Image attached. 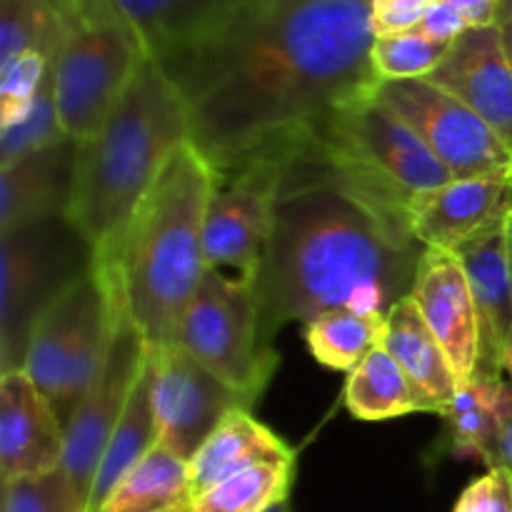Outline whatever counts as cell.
Returning a JSON list of instances; mask_svg holds the SVG:
<instances>
[{
  "mask_svg": "<svg viewBox=\"0 0 512 512\" xmlns=\"http://www.w3.org/2000/svg\"><path fill=\"white\" fill-rule=\"evenodd\" d=\"M373 0H235L223 23L163 60L215 173L318 130L380 85Z\"/></svg>",
  "mask_w": 512,
  "mask_h": 512,
  "instance_id": "obj_1",
  "label": "cell"
},
{
  "mask_svg": "<svg viewBox=\"0 0 512 512\" xmlns=\"http://www.w3.org/2000/svg\"><path fill=\"white\" fill-rule=\"evenodd\" d=\"M423 253L405 200L345 163L315 130L290 140L255 278L265 340L330 310L385 318L413 290Z\"/></svg>",
  "mask_w": 512,
  "mask_h": 512,
  "instance_id": "obj_2",
  "label": "cell"
},
{
  "mask_svg": "<svg viewBox=\"0 0 512 512\" xmlns=\"http://www.w3.org/2000/svg\"><path fill=\"white\" fill-rule=\"evenodd\" d=\"M213 188L215 168L188 140L135 210L115 263L95 265L148 348L175 345L180 320L208 273L203 233Z\"/></svg>",
  "mask_w": 512,
  "mask_h": 512,
  "instance_id": "obj_3",
  "label": "cell"
},
{
  "mask_svg": "<svg viewBox=\"0 0 512 512\" xmlns=\"http://www.w3.org/2000/svg\"><path fill=\"white\" fill-rule=\"evenodd\" d=\"M188 140L183 95L163 65L145 55L98 133L78 143L68 218L95 248V265L115 263L135 210Z\"/></svg>",
  "mask_w": 512,
  "mask_h": 512,
  "instance_id": "obj_4",
  "label": "cell"
},
{
  "mask_svg": "<svg viewBox=\"0 0 512 512\" xmlns=\"http://www.w3.org/2000/svg\"><path fill=\"white\" fill-rule=\"evenodd\" d=\"M65 38L55 58V105L63 133L93 138L145 58L138 35L108 0H60Z\"/></svg>",
  "mask_w": 512,
  "mask_h": 512,
  "instance_id": "obj_5",
  "label": "cell"
},
{
  "mask_svg": "<svg viewBox=\"0 0 512 512\" xmlns=\"http://www.w3.org/2000/svg\"><path fill=\"white\" fill-rule=\"evenodd\" d=\"M95 268V248L68 215L0 233V375L23 370L50 305Z\"/></svg>",
  "mask_w": 512,
  "mask_h": 512,
  "instance_id": "obj_6",
  "label": "cell"
},
{
  "mask_svg": "<svg viewBox=\"0 0 512 512\" xmlns=\"http://www.w3.org/2000/svg\"><path fill=\"white\" fill-rule=\"evenodd\" d=\"M118 305L103 273L93 268L50 305L30 335L23 373L53 405L63 428L108 358Z\"/></svg>",
  "mask_w": 512,
  "mask_h": 512,
  "instance_id": "obj_7",
  "label": "cell"
},
{
  "mask_svg": "<svg viewBox=\"0 0 512 512\" xmlns=\"http://www.w3.org/2000/svg\"><path fill=\"white\" fill-rule=\"evenodd\" d=\"M175 345L258 403L280 358L263 335L253 283L208 270L180 320Z\"/></svg>",
  "mask_w": 512,
  "mask_h": 512,
  "instance_id": "obj_8",
  "label": "cell"
},
{
  "mask_svg": "<svg viewBox=\"0 0 512 512\" xmlns=\"http://www.w3.org/2000/svg\"><path fill=\"white\" fill-rule=\"evenodd\" d=\"M315 133L345 163L408 205L455 180L378 90L335 110Z\"/></svg>",
  "mask_w": 512,
  "mask_h": 512,
  "instance_id": "obj_9",
  "label": "cell"
},
{
  "mask_svg": "<svg viewBox=\"0 0 512 512\" xmlns=\"http://www.w3.org/2000/svg\"><path fill=\"white\" fill-rule=\"evenodd\" d=\"M285 145L215 173L203 233L208 270L255 285L273 230Z\"/></svg>",
  "mask_w": 512,
  "mask_h": 512,
  "instance_id": "obj_10",
  "label": "cell"
},
{
  "mask_svg": "<svg viewBox=\"0 0 512 512\" xmlns=\"http://www.w3.org/2000/svg\"><path fill=\"white\" fill-rule=\"evenodd\" d=\"M390 105L453 178L512 175V150L463 100L430 80H388L378 85Z\"/></svg>",
  "mask_w": 512,
  "mask_h": 512,
  "instance_id": "obj_11",
  "label": "cell"
},
{
  "mask_svg": "<svg viewBox=\"0 0 512 512\" xmlns=\"http://www.w3.org/2000/svg\"><path fill=\"white\" fill-rule=\"evenodd\" d=\"M148 353V343L120 303L118 313H115L108 358L80 408L75 410L73 420L65 428L63 470L78 490L85 512H88L90 490H93L100 460L108 448L110 435L118 428L120 418L128 408L135 383L148 363Z\"/></svg>",
  "mask_w": 512,
  "mask_h": 512,
  "instance_id": "obj_12",
  "label": "cell"
},
{
  "mask_svg": "<svg viewBox=\"0 0 512 512\" xmlns=\"http://www.w3.org/2000/svg\"><path fill=\"white\" fill-rule=\"evenodd\" d=\"M150 370L158 445L188 463L230 413L255 405L178 345L150 348Z\"/></svg>",
  "mask_w": 512,
  "mask_h": 512,
  "instance_id": "obj_13",
  "label": "cell"
},
{
  "mask_svg": "<svg viewBox=\"0 0 512 512\" xmlns=\"http://www.w3.org/2000/svg\"><path fill=\"white\" fill-rule=\"evenodd\" d=\"M425 80L463 100L512 150V68L498 25L465 30Z\"/></svg>",
  "mask_w": 512,
  "mask_h": 512,
  "instance_id": "obj_14",
  "label": "cell"
},
{
  "mask_svg": "<svg viewBox=\"0 0 512 512\" xmlns=\"http://www.w3.org/2000/svg\"><path fill=\"white\" fill-rule=\"evenodd\" d=\"M410 298L448 353L460 380L480 368V325L468 275L455 253L425 248Z\"/></svg>",
  "mask_w": 512,
  "mask_h": 512,
  "instance_id": "obj_15",
  "label": "cell"
},
{
  "mask_svg": "<svg viewBox=\"0 0 512 512\" xmlns=\"http://www.w3.org/2000/svg\"><path fill=\"white\" fill-rule=\"evenodd\" d=\"M512 210V175L455 178L410 203V225L425 248L455 253L505 223Z\"/></svg>",
  "mask_w": 512,
  "mask_h": 512,
  "instance_id": "obj_16",
  "label": "cell"
},
{
  "mask_svg": "<svg viewBox=\"0 0 512 512\" xmlns=\"http://www.w3.org/2000/svg\"><path fill=\"white\" fill-rule=\"evenodd\" d=\"M65 428L23 370L0 375V473L3 483L63 468Z\"/></svg>",
  "mask_w": 512,
  "mask_h": 512,
  "instance_id": "obj_17",
  "label": "cell"
},
{
  "mask_svg": "<svg viewBox=\"0 0 512 512\" xmlns=\"http://www.w3.org/2000/svg\"><path fill=\"white\" fill-rule=\"evenodd\" d=\"M468 275L480 325L478 373L505 375L512 340V250L508 220L455 250Z\"/></svg>",
  "mask_w": 512,
  "mask_h": 512,
  "instance_id": "obj_18",
  "label": "cell"
},
{
  "mask_svg": "<svg viewBox=\"0 0 512 512\" xmlns=\"http://www.w3.org/2000/svg\"><path fill=\"white\" fill-rule=\"evenodd\" d=\"M78 143L70 138L0 165V233L68 215Z\"/></svg>",
  "mask_w": 512,
  "mask_h": 512,
  "instance_id": "obj_19",
  "label": "cell"
},
{
  "mask_svg": "<svg viewBox=\"0 0 512 512\" xmlns=\"http://www.w3.org/2000/svg\"><path fill=\"white\" fill-rule=\"evenodd\" d=\"M380 345L398 360L400 368L413 380L420 398L428 405V413H443L458 390L460 378L410 295L388 310Z\"/></svg>",
  "mask_w": 512,
  "mask_h": 512,
  "instance_id": "obj_20",
  "label": "cell"
},
{
  "mask_svg": "<svg viewBox=\"0 0 512 512\" xmlns=\"http://www.w3.org/2000/svg\"><path fill=\"white\" fill-rule=\"evenodd\" d=\"M158 63L213 33L235 0H108Z\"/></svg>",
  "mask_w": 512,
  "mask_h": 512,
  "instance_id": "obj_21",
  "label": "cell"
},
{
  "mask_svg": "<svg viewBox=\"0 0 512 512\" xmlns=\"http://www.w3.org/2000/svg\"><path fill=\"white\" fill-rule=\"evenodd\" d=\"M263 463H295V450L268 425L255 420L250 410H235L190 458L193 493H205L230 475Z\"/></svg>",
  "mask_w": 512,
  "mask_h": 512,
  "instance_id": "obj_22",
  "label": "cell"
},
{
  "mask_svg": "<svg viewBox=\"0 0 512 512\" xmlns=\"http://www.w3.org/2000/svg\"><path fill=\"white\" fill-rule=\"evenodd\" d=\"M510 395L512 385L505 375L475 373L473 378L460 380L450 405L440 413V453L453 455L455 460H478L488 465Z\"/></svg>",
  "mask_w": 512,
  "mask_h": 512,
  "instance_id": "obj_23",
  "label": "cell"
},
{
  "mask_svg": "<svg viewBox=\"0 0 512 512\" xmlns=\"http://www.w3.org/2000/svg\"><path fill=\"white\" fill-rule=\"evenodd\" d=\"M193 498L188 460L155 445L95 512H190Z\"/></svg>",
  "mask_w": 512,
  "mask_h": 512,
  "instance_id": "obj_24",
  "label": "cell"
},
{
  "mask_svg": "<svg viewBox=\"0 0 512 512\" xmlns=\"http://www.w3.org/2000/svg\"><path fill=\"white\" fill-rule=\"evenodd\" d=\"M345 408L358 420L403 418L410 413H428L418 388L408 378L398 360L378 345L370 350L348 375L345 383Z\"/></svg>",
  "mask_w": 512,
  "mask_h": 512,
  "instance_id": "obj_25",
  "label": "cell"
},
{
  "mask_svg": "<svg viewBox=\"0 0 512 512\" xmlns=\"http://www.w3.org/2000/svg\"><path fill=\"white\" fill-rule=\"evenodd\" d=\"M158 445V430H155L153 413V370H150V353L133 395L128 400L123 418L118 428L110 435V443L105 448L100 468L95 473L93 490H90L88 512H95L108 498L110 490Z\"/></svg>",
  "mask_w": 512,
  "mask_h": 512,
  "instance_id": "obj_26",
  "label": "cell"
},
{
  "mask_svg": "<svg viewBox=\"0 0 512 512\" xmlns=\"http://www.w3.org/2000/svg\"><path fill=\"white\" fill-rule=\"evenodd\" d=\"M383 315L355 310H330L305 325V340L320 365L333 370H353L383 340Z\"/></svg>",
  "mask_w": 512,
  "mask_h": 512,
  "instance_id": "obj_27",
  "label": "cell"
},
{
  "mask_svg": "<svg viewBox=\"0 0 512 512\" xmlns=\"http://www.w3.org/2000/svg\"><path fill=\"white\" fill-rule=\"evenodd\" d=\"M65 38L60 0H0V65L25 53L58 58Z\"/></svg>",
  "mask_w": 512,
  "mask_h": 512,
  "instance_id": "obj_28",
  "label": "cell"
},
{
  "mask_svg": "<svg viewBox=\"0 0 512 512\" xmlns=\"http://www.w3.org/2000/svg\"><path fill=\"white\" fill-rule=\"evenodd\" d=\"M293 480L295 463L255 465L195 495L190 512H270L288 500Z\"/></svg>",
  "mask_w": 512,
  "mask_h": 512,
  "instance_id": "obj_29",
  "label": "cell"
},
{
  "mask_svg": "<svg viewBox=\"0 0 512 512\" xmlns=\"http://www.w3.org/2000/svg\"><path fill=\"white\" fill-rule=\"evenodd\" d=\"M68 138L60 128L58 105H55V63L45 78L43 88L38 90L30 108L18 120L0 125V165L18 160L33 150L53 145Z\"/></svg>",
  "mask_w": 512,
  "mask_h": 512,
  "instance_id": "obj_30",
  "label": "cell"
},
{
  "mask_svg": "<svg viewBox=\"0 0 512 512\" xmlns=\"http://www.w3.org/2000/svg\"><path fill=\"white\" fill-rule=\"evenodd\" d=\"M450 45L435 43L418 30L383 35L373 43V68L380 83L388 80H420L428 78L443 58Z\"/></svg>",
  "mask_w": 512,
  "mask_h": 512,
  "instance_id": "obj_31",
  "label": "cell"
},
{
  "mask_svg": "<svg viewBox=\"0 0 512 512\" xmlns=\"http://www.w3.org/2000/svg\"><path fill=\"white\" fill-rule=\"evenodd\" d=\"M3 512H85L63 468L3 483Z\"/></svg>",
  "mask_w": 512,
  "mask_h": 512,
  "instance_id": "obj_32",
  "label": "cell"
},
{
  "mask_svg": "<svg viewBox=\"0 0 512 512\" xmlns=\"http://www.w3.org/2000/svg\"><path fill=\"white\" fill-rule=\"evenodd\" d=\"M435 3L438 0H373L375 38L418 28L420 20Z\"/></svg>",
  "mask_w": 512,
  "mask_h": 512,
  "instance_id": "obj_33",
  "label": "cell"
},
{
  "mask_svg": "<svg viewBox=\"0 0 512 512\" xmlns=\"http://www.w3.org/2000/svg\"><path fill=\"white\" fill-rule=\"evenodd\" d=\"M418 33H423L425 38L435 40V43H445V45H453L465 30H470L468 20L460 15V10H455L453 5L445 3V0H438L433 8L425 13V18L420 20Z\"/></svg>",
  "mask_w": 512,
  "mask_h": 512,
  "instance_id": "obj_34",
  "label": "cell"
},
{
  "mask_svg": "<svg viewBox=\"0 0 512 512\" xmlns=\"http://www.w3.org/2000/svg\"><path fill=\"white\" fill-rule=\"evenodd\" d=\"M495 488H498V478H495V470L488 468V473L475 478L460 493V498L455 500L453 512H493Z\"/></svg>",
  "mask_w": 512,
  "mask_h": 512,
  "instance_id": "obj_35",
  "label": "cell"
},
{
  "mask_svg": "<svg viewBox=\"0 0 512 512\" xmlns=\"http://www.w3.org/2000/svg\"><path fill=\"white\" fill-rule=\"evenodd\" d=\"M445 3L460 10L470 28H488V25H498L503 0H445Z\"/></svg>",
  "mask_w": 512,
  "mask_h": 512,
  "instance_id": "obj_36",
  "label": "cell"
},
{
  "mask_svg": "<svg viewBox=\"0 0 512 512\" xmlns=\"http://www.w3.org/2000/svg\"><path fill=\"white\" fill-rule=\"evenodd\" d=\"M488 468H505L508 473H512V395L503 423H500L498 438H495L493 450H490Z\"/></svg>",
  "mask_w": 512,
  "mask_h": 512,
  "instance_id": "obj_37",
  "label": "cell"
},
{
  "mask_svg": "<svg viewBox=\"0 0 512 512\" xmlns=\"http://www.w3.org/2000/svg\"><path fill=\"white\" fill-rule=\"evenodd\" d=\"M493 470H495V478H498L493 512H512V473H508L505 468H493Z\"/></svg>",
  "mask_w": 512,
  "mask_h": 512,
  "instance_id": "obj_38",
  "label": "cell"
},
{
  "mask_svg": "<svg viewBox=\"0 0 512 512\" xmlns=\"http://www.w3.org/2000/svg\"><path fill=\"white\" fill-rule=\"evenodd\" d=\"M498 30H500V40H503L505 55H508L510 68H512V15H503V18L498 20Z\"/></svg>",
  "mask_w": 512,
  "mask_h": 512,
  "instance_id": "obj_39",
  "label": "cell"
},
{
  "mask_svg": "<svg viewBox=\"0 0 512 512\" xmlns=\"http://www.w3.org/2000/svg\"><path fill=\"white\" fill-rule=\"evenodd\" d=\"M505 378H508L510 385H512V340L508 345V353H505Z\"/></svg>",
  "mask_w": 512,
  "mask_h": 512,
  "instance_id": "obj_40",
  "label": "cell"
},
{
  "mask_svg": "<svg viewBox=\"0 0 512 512\" xmlns=\"http://www.w3.org/2000/svg\"><path fill=\"white\" fill-rule=\"evenodd\" d=\"M503 15H512V0H503V5H500V18H503Z\"/></svg>",
  "mask_w": 512,
  "mask_h": 512,
  "instance_id": "obj_41",
  "label": "cell"
},
{
  "mask_svg": "<svg viewBox=\"0 0 512 512\" xmlns=\"http://www.w3.org/2000/svg\"><path fill=\"white\" fill-rule=\"evenodd\" d=\"M270 512H293V510H290V503H288V500H285V503L275 505V508H273V510H270Z\"/></svg>",
  "mask_w": 512,
  "mask_h": 512,
  "instance_id": "obj_42",
  "label": "cell"
},
{
  "mask_svg": "<svg viewBox=\"0 0 512 512\" xmlns=\"http://www.w3.org/2000/svg\"><path fill=\"white\" fill-rule=\"evenodd\" d=\"M508 240H510V250H512V210L508 215Z\"/></svg>",
  "mask_w": 512,
  "mask_h": 512,
  "instance_id": "obj_43",
  "label": "cell"
}]
</instances>
